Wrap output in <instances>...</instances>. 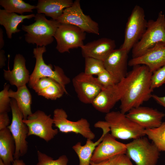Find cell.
I'll return each mask as SVG.
<instances>
[{
	"label": "cell",
	"instance_id": "1",
	"mask_svg": "<svg viewBox=\"0 0 165 165\" xmlns=\"http://www.w3.org/2000/svg\"><path fill=\"white\" fill-rule=\"evenodd\" d=\"M152 73L145 65L133 66L118 84L120 94V111L126 114L152 98L151 79Z\"/></svg>",
	"mask_w": 165,
	"mask_h": 165
},
{
	"label": "cell",
	"instance_id": "2",
	"mask_svg": "<svg viewBox=\"0 0 165 165\" xmlns=\"http://www.w3.org/2000/svg\"><path fill=\"white\" fill-rule=\"evenodd\" d=\"M45 16L37 13L34 17V22L29 25H22V29L26 32L25 40L28 43L42 47L53 42L54 35L61 23L57 20H48Z\"/></svg>",
	"mask_w": 165,
	"mask_h": 165
},
{
	"label": "cell",
	"instance_id": "3",
	"mask_svg": "<svg viewBox=\"0 0 165 165\" xmlns=\"http://www.w3.org/2000/svg\"><path fill=\"white\" fill-rule=\"evenodd\" d=\"M105 118L111 135L115 138L134 140L145 135L144 128L120 111H110L106 114Z\"/></svg>",
	"mask_w": 165,
	"mask_h": 165
},
{
	"label": "cell",
	"instance_id": "4",
	"mask_svg": "<svg viewBox=\"0 0 165 165\" xmlns=\"http://www.w3.org/2000/svg\"><path fill=\"white\" fill-rule=\"evenodd\" d=\"M46 51V48L45 46L37 47L33 49V53L36 59V62L33 71L30 75L28 86L32 88L40 78L44 77H50L61 85L68 94L66 86L70 82V79L65 75L61 67L54 65V69H53L52 64H47L45 63L43 55Z\"/></svg>",
	"mask_w": 165,
	"mask_h": 165
},
{
	"label": "cell",
	"instance_id": "5",
	"mask_svg": "<svg viewBox=\"0 0 165 165\" xmlns=\"http://www.w3.org/2000/svg\"><path fill=\"white\" fill-rule=\"evenodd\" d=\"M160 43L165 44V15L162 11L156 20L148 21L145 32L132 49V58L141 56Z\"/></svg>",
	"mask_w": 165,
	"mask_h": 165
},
{
	"label": "cell",
	"instance_id": "6",
	"mask_svg": "<svg viewBox=\"0 0 165 165\" xmlns=\"http://www.w3.org/2000/svg\"><path fill=\"white\" fill-rule=\"evenodd\" d=\"M126 144V154L136 165H157L160 151L148 138L141 137Z\"/></svg>",
	"mask_w": 165,
	"mask_h": 165
},
{
	"label": "cell",
	"instance_id": "7",
	"mask_svg": "<svg viewBox=\"0 0 165 165\" xmlns=\"http://www.w3.org/2000/svg\"><path fill=\"white\" fill-rule=\"evenodd\" d=\"M147 22L143 8L138 5L135 6L128 19L123 42L120 48L129 53L141 38L146 29Z\"/></svg>",
	"mask_w": 165,
	"mask_h": 165
},
{
	"label": "cell",
	"instance_id": "8",
	"mask_svg": "<svg viewBox=\"0 0 165 165\" xmlns=\"http://www.w3.org/2000/svg\"><path fill=\"white\" fill-rule=\"evenodd\" d=\"M11 109L12 119L11 124L7 128L9 130L15 144V151L14 159H19L24 155L28 150V143L26 141L28 129L27 126L23 122L24 116L19 109L16 101L11 99Z\"/></svg>",
	"mask_w": 165,
	"mask_h": 165
},
{
	"label": "cell",
	"instance_id": "9",
	"mask_svg": "<svg viewBox=\"0 0 165 165\" xmlns=\"http://www.w3.org/2000/svg\"><path fill=\"white\" fill-rule=\"evenodd\" d=\"M57 20L61 24L75 26L86 33L97 35L100 34L98 23L84 13L79 0H75L71 6L65 9Z\"/></svg>",
	"mask_w": 165,
	"mask_h": 165
},
{
	"label": "cell",
	"instance_id": "10",
	"mask_svg": "<svg viewBox=\"0 0 165 165\" xmlns=\"http://www.w3.org/2000/svg\"><path fill=\"white\" fill-rule=\"evenodd\" d=\"M86 32L75 26L61 24L54 35L56 49L61 53H69L70 49L81 48L84 45Z\"/></svg>",
	"mask_w": 165,
	"mask_h": 165
},
{
	"label": "cell",
	"instance_id": "11",
	"mask_svg": "<svg viewBox=\"0 0 165 165\" xmlns=\"http://www.w3.org/2000/svg\"><path fill=\"white\" fill-rule=\"evenodd\" d=\"M23 121L28 128V136L35 135L48 142L58 133V129L53 128V120L51 115L40 110L32 113Z\"/></svg>",
	"mask_w": 165,
	"mask_h": 165
},
{
	"label": "cell",
	"instance_id": "12",
	"mask_svg": "<svg viewBox=\"0 0 165 165\" xmlns=\"http://www.w3.org/2000/svg\"><path fill=\"white\" fill-rule=\"evenodd\" d=\"M66 112L62 108H57L53 111V124L58 130L63 133H73L83 137L94 139L95 135L91 130L90 125L86 119L82 118L76 121L69 120Z\"/></svg>",
	"mask_w": 165,
	"mask_h": 165
},
{
	"label": "cell",
	"instance_id": "13",
	"mask_svg": "<svg viewBox=\"0 0 165 165\" xmlns=\"http://www.w3.org/2000/svg\"><path fill=\"white\" fill-rule=\"evenodd\" d=\"M72 82L79 99L86 104H91L102 87L97 77L84 72L74 77Z\"/></svg>",
	"mask_w": 165,
	"mask_h": 165
},
{
	"label": "cell",
	"instance_id": "14",
	"mask_svg": "<svg viewBox=\"0 0 165 165\" xmlns=\"http://www.w3.org/2000/svg\"><path fill=\"white\" fill-rule=\"evenodd\" d=\"M127 116L145 129L157 127L162 123L165 114L154 109L140 106L133 108L126 114Z\"/></svg>",
	"mask_w": 165,
	"mask_h": 165
},
{
	"label": "cell",
	"instance_id": "15",
	"mask_svg": "<svg viewBox=\"0 0 165 165\" xmlns=\"http://www.w3.org/2000/svg\"><path fill=\"white\" fill-rule=\"evenodd\" d=\"M108 133L96 147L91 161L98 163L126 153V144L120 142Z\"/></svg>",
	"mask_w": 165,
	"mask_h": 165
},
{
	"label": "cell",
	"instance_id": "16",
	"mask_svg": "<svg viewBox=\"0 0 165 165\" xmlns=\"http://www.w3.org/2000/svg\"><path fill=\"white\" fill-rule=\"evenodd\" d=\"M128 53L120 48L113 50L104 61L105 70L118 84L126 75Z\"/></svg>",
	"mask_w": 165,
	"mask_h": 165
},
{
	"label": "cell",
	"instance_id": "17",
	"mask_svg": "<svg viewBox=\"0 0 165 165\" xmlns=\"http://www.w3.org/2000/svg\"><path fill=\"white\" fill-rule=\"evenodd\" d=\"M128 65L133 67L145 65L153 73L165 65V44H156L141 56L132 58L129 61Z\"/></svg>",
	"mask_w": 165,
	"mask_h": 165
},
{
	"label": "cell",
	"instance_id": "18",
	"mask_svg": "<svg viewBox=\"0 0 165 165\" xmlns=\"http://www.w3.org/2000/svg\"><path fill=\"white\" fill-rule=\"evenodd\" d=\"M96 128L102 129L103 133L100 138L94 142L92 140L87 139L85 145H82L79 142L73 145V149L77 155L79 160L78 165H90L94 152L98 145L102 141L105 134L110 131V128L105 121H99L94 125Z\"/></svg>",
	"mask_w": 165,
	"mask_h": 165
},
{
	"label": "cell",
	"instance_id": "19",
	"mask_svg": "<svg viewBox=\"0 0 165 165\" xmlns=\"http://www.w3.org/2000/svg\"><path fill=\"white\" fill-rule=\"evenodd\" d=\"M116 47L114 40L103 38L84 44L81 48L84 58L90 57L104 61Z\"/></svg>",
	"mask_w": 165,
	"mask_h": 165
},
{
	"label": "cell",
	"instance_id": "20",
	"mask_svg": "<svg viewBox=\"0 0 165 165\" xmlns=\"http://www.w3.org/2000/svg\"><path fill=\"white\" fill-rule=\"evenodd\" d=\"M4 77L12 85L17 88L26 85L28 83L30 75L29 71L26 66V60L24 56L20 54L15 55L13 60V69L10 70H4Z\"/></svg>",
	"mask_w": 165,
	"mask_h": 165
},
{
	"label": "cell",
	"instance_id": "21",
	"mask_svg": "<svg viewBox=\"0 0 165 165\" xmlns=\"http://www.w3.org/2000/svg\"><path fill=\"white\" fill-rule=\"evenodd\" d=\"M120 99V94L117 84L107 87H102L91 104L97 110L107 114L110 112Z\"/></svg>",
	"mask_w": 165,
	"mask_h": 165
},
{
	"label": "cell",
	"instance_id": "22",
	"mask_svg": "<svg viewBox=\"0 0 165 165\" xmlns=\"http://www.w3.org/2000/svg\"><path fill=\"white\" fill-rule=\"evenodd\" d=\"M72 0H39L36 6L37 13L44 14L52 19L57 20L64 10L71 6Z\"/></svg>",
	"mask_w": 165,
	"mask_h": 165
},
{
	"label": "cell",
	"instance_id": "23",
	"mask_svg": "<svg viewBox=\"0 0 165 165\" xmlns=\"http://www.w3.org/2000/svg\"><path fill=\"white\" fill-rule=\"evenodd\" d=\"M35 15H19L15 13L7 12L4 9H0V24L5 28L8 38L11 39L13 34L20 32L18 28L19 25L26 19L34 17Z\"/></svg>",
	"mask_w": 165,
	"mask_h": 165
},
{
	"label": "cell",
	"instance_id": "24",
	"mask_svg": "<svg viewBox=\"0 0 165 165\" xmlns=\"http://www.w3.org/2000/svg\"><path fill=\"white\" fill-rule=\"evenodd\" d=\"M14 139L7 127L0 130V159L5 165H12L15 151Z\"/></svg>",
	"mask_w": 165,
	"mask_h": 165
},
{
	"label": "cell",
	"instance_id": "25",
	"mask_svg": "<svg viewBox=\"0 0 165 165\" xmlns=\"http://www.w3.org/2000/svg\"><path fill=\"white\" fill-rule=\"evenodd\" d=\"M9 95L10 98L16 101L23 115L24 119H26L32 113L31 110V95L26 85L17 88L16 91L9 89Z\"/></svg>",
	"mask_w": 165,
	"mask_h": 165
},
{
	"label": "cell",
	"instance_id": "26",
	"mask_svg": "<svg viewBox=\"0 0 165 165\" xmlns=\"http://www.w3.org/2000/svg\"><path fill=\"white\" fill-rule=\"evenodd\" d=\"M0 5L7 12L18 13L22 15L24 13H31L36 9L32 5L22 0H0Z\"/></svg>",
	"mask_w": 165,
	"mask_h": 165
},
{
	"label": "cell",
	"instance_id": "27",
	"mask_svg": "<svg viewBox=\"0 0 165 165\" xmlns=\"http://www.w3.org/2000/svg\"><path fill=\"white\" fill-rule=\"evenodd\" d=\"M145 133L160 152H165V122L157 127L145 129Z\"/></svg>",
	"mask_w": 165,
	"mask_h": 165
},
{
	"label": "cell",
	"instance_id": "28",
	"mask_svg": "<svg viewBox=\"0 0 165 165\" xmlns=\"http://www.w3.org/2000/svg\"><path fill=\"white\" fill-rule=\"evenodd\" d=\"M105 70L103 61L90 57L85 58L84 72L86 74L97 75Z\"/></svg>",
	"mask_w": 165,
	"mask_h": 165
},
{
	"label": "cell",
	"instance_id": "29",
	"mask_svg": "<svg viewBox=\"0 0 165 165\" xmlns=\"http://www.w3.org/2000/svg\"><path fill=\"white\" fill-rule=\"evenodd\" d=\"M67 94L61 86L57 82L37 93L38 95L52 100L61 97L64 93Z\"/></svg>",
	"mask_w": 165,
	"mask_h": 165
},
{
	"label": "cell",
	"instance_id": "30",
	"mask_svg": "<svg viewBox=\"0 0 165 165\" xmlns=\"http://www.w3.org/2000/svg\"><path fill=\"white\" fill-rule=\"evenodd\" d=\"M38 162L36 165H67L68 161L65 155L59 156L56 160L38 150L37 151Z\"/></svg>",
	"mask_w": 165,
	"mask_h": 165
},
{
	"label": "cell",
	"instance_id": "31",
	"mask_svg": "<svg viewBox=\"0 0 165 165\" xmlns=\"http://www.w3.org/2000/svg\"><path fill=\"white\" fill-rule=\"evenodd\" d=\"M10 85L6 83L0 92V113L9 112L10 110L11 99L9 95Z\"/></svg>",
	"mask_w": 165,
	"mask_h": 165
},
{
	"label": "cell",
	"instance_id": "32",
	"mask_svg": "<svg viewBox=\"0 0 165 165\" xmlns=\"http://www.w3.org/2000/svg\"><path fill=\"white\" fill-rule=\"evenodd\" d=\"M165 83V65L152 73L151 79V89L158 88Z\"/></svg>",
	"mask_w": 165,
	"mask_h": 165
},
{
	"label": "cell",
	"instance_id": "33",
	"mask_svg": "<svg viewBox=\"0 0 165 165\" xmlns=\"http://www.w3.org/2000/svg\"><path fill=\"white\" fill-rule=\"evenodd\" d=\"M97 78L103 87H107L117 84L113 77L106 70L98 74Z\"/></svg>",
	"mask_w": 165,
	"mask_h": 165
},
{
	"label": "cell",
	"instance_id": "34",
	"mask_svg": "<svg viewBox=\"0 0 165 165\" xmlns=\"http://www.w3.org/2000/svg\"><path fill=\"white\" fill-rule=\"evenodd\" d=\"M56 82L52 79L48 77L40 78L32 87V89L38 93L40 91L48 87Z\"/></svg>",
	"mask_w": 165,
	"mask_h": 165
},
{
	"label": "cell",
	"instance_id": "35",
	"mask_svg": "<svg viewBox=\"0 0 165 165\" xmlns=\"http://www.w3.org/2000/svg\"><path fill=\"white\" fill-rule=\"evenodd\" d=\"M109 165H133L126 154L115 156L110 159Z\"/></svg>",
	"mask_w": 165,
	"mask_h": 165
},
{
	"label": "cell",
	"instance_id": "36",
	"mask_svg": "<svg viewBox=\"0 0 165 165\" xmlns=\"http://www.w3.org/2000/svg\"><path fill=\"white\" fill-rule=\"evenodd\" d=\"M7 113H0V130L7 128L9 125L10 120Z\"/></svg>",
	"mask_w": 165,
	"mask_h": 165
},
{
	"label": "cell",
	"instance_id": "37",
	"mask_svg": "<svg viewBox=\"0 0 165 165\" xmlns=\"http://www.w3.org/2000/svg\"><path fill=\"white\" fill-rule=\"evenodd\" d=\"M152 98L165 108V96L160 97L155 94H152Z\"/></svg>",
	"mask_w": 165,
	"mask_h": 165
},
{
	"label": "cell",
	"instance_id": "38",
	"mask_svg": "<svg viewBox=\"0 0 165 165\" xmlns=\"http://www.w3.org/2000/svg\"><path fill=\"white\" fill-rule=\"evenodd\" d=\"M5 53V51L3 50H0V68H1L5 65L6 58Z\"/></svg>",
	"mask_w": 165,
	"mask_h": 165
},
{
	"label": "cell",
	"instance_id": "39",
	"mask_svg": "<svg viewBox=\"0 0 165 165\" xmlns=\"http://www.w3.org/2000/svg\"><path fill=\"white\" fill-rule=\"evenodd\" d=\"M110 159L98 163H95L91 161L90 165H109Z\"/></svg>",
	"mask_w": 165,
	"mask_h": 165
},
{
	"label": "cell",
	"instance_id": "40",
	"mask_svg": "<svg viewBox=\"0 0 165 165\" xmlns=\"http://www.w3.org/2000/svg\"><path fill=\"white\" fill-rule=\"evenodd\" d=\"M4 46V41L3 38V31L0 28V50L2 49Z\"/></svg>",
	"mask_w": 165,
	"mask_h": 165
},
{
	"label": "cell",
	"instance_id": "41",
	"mask_svg": "<svg viewBox=\"0 0 165 165\" xmlns=\"http://www.w3.org/2000/svg\"><path fill=\"white\" fill-rule=\"evenodd\" d=\"M12 165H26L24 161L19 159H15Z\"/></svg>",
	"mask_w": 165,
	"mask_h": 165
},
{
	"label": "cell",
	"instance_id": "42",
	"mask_svg": "<svg viewBox=\"0 0 165 165\" xmlns=\"http://www.w3.org/2000/svg\"><path fill=\"white\" fill-rule=\"evenodd\" d=\"M0 165H5L1 159H0Z\"/></svg>",
	"mask_w": 165,
	"mask_h": 165
}]
</instances>
